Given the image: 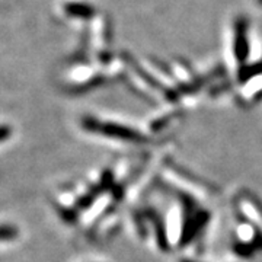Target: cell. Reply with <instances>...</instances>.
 Returning <instances> with one entry per match:
<instances>
[{
    "label": "cell",
    "mask_w": 262,
    "mask_h": 262,
    "mask_svg": "<svg viewBox=\"0 0 262 262\" xmlns=\"http://www.w3.org/2000/svg\"><path fill=\"white\" fill-rule=\"evenodd\" d=\"M99 130L102 131L103 136L108 137H114V139H121V140H140L141 136L137 131L127 128L124 125H118V124H105Z\"/></svg>",
    "instance_id": "6da1fadb"
},
{
    "label": "cell",
    "mask_w": 262,
    "mask_h": 262,
    "mask_svg": "<svg viewBox=\"0 0 262 262\" xmlns=\"http://www.w3.org/2000/svg\"><path fill=\"white\" fill-rule=\"evenodd\" d=\"M19 234V230L15 226H0V241H13Z\"/></svg>",
    "instance_id": "7a4b0ae2"
},
{
    "label": "cell",
    "mask_w": 262,
    "mask_h": 262,
    "mask_svg": "<svg viewBox=\"0 0 262 262\" xmlns=\"http://www.w3.org/2000/svg\"><path fill=\"white\" fill-rule=\"evenodd\" d=\"M12 136V130L8 125H0V141H5Z\"/></svg>",
    "instance_id": "3957f363"
},
{
    "label": "cell",
    "mask_w": 262,
    "mask_h": 262,
    "mask_svg": "<svg viewBox=\"0 0 262 262\" xmlns=\"http://www.w3.org/2000/svg\"><path fill=\"white\" fill-rule=\"evenodd\" d=\"M182 262H191V261H182Z\"/></svg>",
    "instance_id": "277c9868"
}]
</instances>
